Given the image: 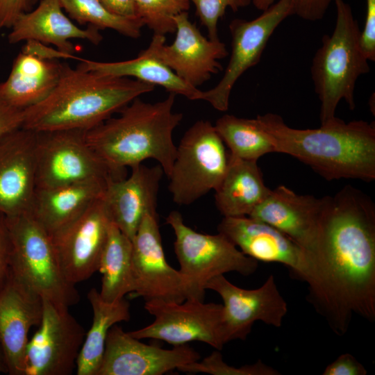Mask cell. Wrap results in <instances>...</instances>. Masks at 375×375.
<instances>
[{
  "label": "cell",
  "instance_id": "cell-16",
  "mask_svg": "<svg viewBox=\"0 0 375 375\" xmlns=\"http://www.w3.org/2000/svg\"><path fill=\"white\" fill-rule=\"evenodd\" d=\"M328 200V196L299 194L282 185L272 190L249 217L269 224L291 238L310 255L321 272L322 222Z\"/></svg>",
  "mask_w": 375,
  "mask_h": 375
},
{
  "label": "cell",
  "instance_id": "cell-24",
  "mask_svg": "<svg viewBox=\"0 0 375 375\" xmlns=\"http://www.w3.org/2000/svg\"><path fill=\"white\" fill-rule=\"evenodd\" d=\"M108 181H89L37 188L29 212L53 238L103 196Z\"/></svg>",
  "mask_w": 375,
  "mask_h": 375
},
{
  "label": "cell",
  "instance_id": "cell-4",
  "mask_svg": "<svg viewBox=\"0 0 375 375\" xmlns=\"http://www.w3.org/2000/svg\"><path fill=\"white\" fill-rule=\"evenodd\" d=\"M175 96L169 93L155 103L133 99L117 117L85 131L88 144L119 178L124 177L126 167L149 158L168 176L177 149L173 132L183 119L182 113L173 110Z\"/></svg>",
  "mask_w": 375,
  "mask_h": 375
},
{
  "label": "cell",
  "instance_id": "cell-28",
  "mask_svg": "<svg viewBox=\"0 0 375 375\" xmlns=\"http://www.w3.org/2000/svg\"><path fill=\"white\" fill-rule=\"evenodd\" d=\"M88 299L93 312L92 323L77 358V375H97L110 328L118 322L128 321L131 317L130 304L124 298L108 303L93 288L88 293Z\"/></svg>",
  "mask_w": 375,
  "mask_h": 375
},
{
  "label": "cell",
  "instance_id": "cell-26",
  "mask_svg": "<svg viewBox=\"0 0 375 375\" xmlns=\"http://www.w3.org/2000/svg\"><path fill=\"white\" fill-rule=\"evenodd\" d=\"M271 190L265 184L257 161L228 155L226 172L215 190V205L224 217L249 216Z\"/></svg>",
  "mask_w": 375,
  "mask_h": 375
},
{
  "label": "cell",
  "instance_id": "cell-18",
  "mask_svg": "<svg viewBox=\"0 0 375 375\" xmlns=\"http://www.w3.org/2000/svg\"><path fill=\"white\" fill-rule=\"evenodd\" d=\"M111 223L102 197L52 238L60 266L69 282L76 285L99 269Z\"/></svg>",
  "mask_w": 375,
  "mask_h": 375
},
{
  "label": "cell",
  "instance_id": "cell-21",
  "mask_svg": "<svg viewBox=\"0 0 375 375\" xmlns=\"http://www.w3.org/2000/svg\"><path fill=\"white\" fill-rule=\"evenodd\" d=\"M36 133L22 127L0 140V212H29L37 189Z\"/></svg>",
  "mask_w": 375,
  "mask_h": 375
},
{
  "label": "cell",
  "instance_id": "cell-42",
  "mask_svg": "<svg viewBox=\"0 0 375 375\" xmlns=\"http://www.w3.org/2000/svg\"><path fill=\"white\" fill-rule=\"evenodd\" d=\"M99 1L108 11L116 15L126 18L140 19L135 0Z\"/></svg>",
  "mask_w": 375,
  "mask_h": 375
},
{
  "label": "cell",
  "instance_id": "cell-5",
  "mask_svg": "<svg viewBox=\"0 0 375 375\" xmlns=\"http://www.w3.org/2000/svg\"><path fill=\"white\" fill-rule=\"evenodd\" d=\"M337 10L335 28L324 35L310 68L315 91L320 101L321 124L335 117L336 108L344 100L354 110V91L358 77L369 72L368 60L360 46L358 21L344 0H333Z\"/></svg>",
  "mask_w": 375,
  "mask_h": 375
},
{
  "label": "cell",
  "instance_id": "cell-33",
  "mask_svg": "<svg viewBox=\"0 0 375 375\" xmlns=\"http://www.w3.org/2000/svg\"><path fill=\"white\" fill-rule=\"evenodd\" d=\"M178 370L185 373H206L212 375H278L276 369L258 360L252 365H247L239 367L226 364L222 354L213 351L201 361H196L178 368Z\"/></svg>",
  "mask_w": 375,
  "mask_h": 375
},
{
  "label": "cell",
  "instance_id": "cell-9",
  "mask_svg": "<svg viewBox=\"0 0 375 375\" xmlns=\"http://www.w3.org/2000/svg\"><path fill=\"white\" fill-rule=\"evenodd\" d=\"M243 253L257 261L276 262L287 267L309 285L315 305L323 296L322 278L318 267L294 241L275 227L249 216L224 217L217 226Z\"/></svg>",
  "mask_w": 375,
  "mask_h": 375
},
{
  "label": "cell",
  "instance_id": "cell-10",
  "mask_svg": "<svg viewBox=\"0 0 375 375\" xmlns=\"http://www.w3.org/2000/svg\"><path fill=\"white\" fill-rule=\"evenodd\" d=\"M35 133L37 188L122 178L88 144L85 131L58 130Z\"/></svg>",
  "mask_w": 375,
  "mask_h": 375
},
{
  "label": "cell",
  "instance_id": "cell-44",
  "mask_svg": "<svg viewBox=\"0 0 375 375\" xmlns=\"http://www.w3.org/2000/svg\"><path fill=\"white\" fill-rule=\"evenodd\" d=\"M39 1L40 0H28V10H30L33 8V7L37 5Z\"/></svg>",
  "mask_w": 375,
  "mask_h": 375
},
{
  "label": "cell",
  "instance_id": "cell-31",
  "mask_svg": "<svg viewBox=\"0 0 375 375\" xmlns=\"http://www.w3.org/2000/svg\"><path fill=\"white\" fill-rule=\"evenodd\" d=\"M69 17L79 24L99 30L112 29L131 38H138L144 26L140 19L126 18L108 11L99 0H58Z\"/></svg>",
  "mask_w": 375,
  "mask_h": 375
},
{
  "label": "cell",
  "instance_id": "cell-32",
  "mask_svg": "<svg viewBox=\"0 0 375 375\" xmlns=\"http://www.w3.org/2000/svg\"><path fill=\"white\" fill-rule=\"evenodd\" d=\"M139 17L154 34L165 35L175 32L174 17L188 11V0H135Z\"/></svg>",
  "mask_w": 375,
  "mask_h": 375
},
{
  "label": "cell",
  "instance_id": "cell-27",
  "mask_svg": "<svg viewBox=\"0 0 375 375\" xmlns=\"http://www.w3.org/2000/svg\"><path fill=\"white\" fill-rule=\"evenodd\" d=\"M80 62L78 67L85 70L119 77H133L154 86H161L169 93L183 95L190 100L201 98V90L178 76L149 47L131 60L99 62L83 59Z\"/></svg>",
  "mask_w": 375,
  "mask_h": 375
},
{
  "label": "cell",
  "instance_id": "cell-6",
  "mask_svg": "<svg viewBox=\"0 0 375 375\" xmlns=\"http://www.w3.org/2000/svg\"><path fill=\"white\" fill-rule=\"evenodd\" d=\"M6 222L11 273L58 308L69 309L76 304L78 292L66 278L49 233L30 212L6 217Z\"/></svg>",
  "mask_w": 375,
  "mask_h": 375
},
{
  "label": "cell",
  "instance_id": "cell-20",
  "mask_svg": "<svg viewBox=\"0 0 375 375\" xmlns=\"http://www.w3.org/2000/svg\"><path fill=\"white\" fill-rule=\"evenodd\" d=\"M42 299L9 272L0 288V344L10 375H25L30 329L40 324Z\"/></svg>",
  "mask_w": 375,
  "mask_h": 375
},
{
  "label": "cell",
  "instance_id": "cell-2",
  "mask_svg": "<svg viewBox=\"0 0 375 375\" xmlns=\"http://www.w3.org/2000/svg\"><path fill=\"white\" fill-rule=\"evenodd\" d=\"M256 119L274 152L297 158L325 179H375L374 122L346 123L335 117L317 128L297 129L274 113L258 115Z\"/></svg>",
  "mask_w": 375,
  "mask_h": 375
},
{
  "label": "cell",
  "instance_id": "cell-22",
  "mask_svg": "<svg viewBox=\"0 0 375 375\" xmlns=\"http://www.w3.org/2000/svg\"><path fill=\"white\" fill-rule=\"evenodd\" d=\"M128 177L111 179L103 200L112 222L131 240L147 214L157 215V200L163 169L160 165L142 163L131 167Z\"/></svg>",
  "mask_w": 375,
  "mask_h": 375
},
{
  "label": "cell",
  "instance_id": "cell-14",
  "mask_svg": "<svg viewBox=\"0 0 375 375\" xmlns=\"http://www.w3.org/2000/svg\"><path fill=\"white\" fill-rule=\"evenodd\" d=\"M206 290L215 291L224 301L221 324L224 344L235 340H246L257 321L281 327L288 312V304L273 274L260 288L252 290L238 287L219 275L207 283Z\"/></svg>",
  "mask_w": 375,
  "mask_h": 375
},
{
  "label": "cell",
  "instance_id": "cell-1",
  "mask_svg": "<svg viewBox=\"0 0 375 375\" xmlns=\"http://www.w3.org/2000/svg\"><path fill=\"white\" fill-rule=\"evenodd\" d=\"M321 313L345 334L353 313L375 319V205L361 190L343 187L328 196L322 222Z\"/></svg>",
  "mask_w": 375,
  "mask_h": 375
},
{
  "label": "cell",
  "instance_id": "cell-36",
  "mask_svg": "<svg viewBox=\"0 0 375 375\" xmlns=\"http://www.w3.org/2000/svg\"><path fill=\"white\" fill-rule=\"evenodd\" d=\"M365 26L360 33L361 49L368 60H375V0H366Z\"/></svg>",
  "mask_w": 375,
  "mask_h": 375
},
{
  "label": "cell",
  "instance_id": "cell-15",
  "mask_svg": "<svg viewBox=\"0 0 375 375\" xmlns=\"http://www.w3.org/2000/svg\"><path fill=\"white\" fill-rule=\"evenodd\" d=\"M131 242L135 288L130 297L177 303L189 298L184 276L166 260L157 215L144 216Z\"/></svg>",
  "mask_w": 375,
  "mask_h": 375
},
{
  "label": "cell",
  "instance_id": "cell-3",
  "mask_svg": "<svg viewBox=\"0 0 375 375\" xmlns=\"http://www.w3.org/2000/svg\"><path fill=\"white\" fill-rule=\"evenodd\" d=\"M155 86L137 79L72 68L63 63L59 81L42 101L24 110L22 128L86 131Z\"/></svg>",
  "mask_w": 375,
  "mask_h": 375
},
{
  "label": "cell",
  "instance_id": "cell-29",
  "mask_svg": "<svg viewBox=\"0 0 375 375\" xmlns=\"http://www.w3.org/2000/svg\"><path fill=\"white\" fill-rule=\"evenodd\" d=\"M98 270L102 274L99 294L105 301H117L134 291L132 242L112 222Z\"/></svg>",
  "mask_w": 375,
  "mask_h": 375
},
{
  "label": "cell",
  "instance_id": "cell-12",
  "mask_svg": "<svg viewBox=\"0 0 375 375\" xmlns=\"http://www.w3.org/2000/svg\"><path fill=\"white\" fill-rule=\"evenodd\" d=\"M294 15L292 0H278L252 20L235 19L229 24L231 53L219 82L202 91L201 100L219 111L228 108L231 90L238 78L260 60L267 42L279 24Z\"/></svg>",
  "mask_w": 375,
  "mask_h": 375
},
{
  "label": "cell",
  "instance_id": "cell-34",
  "mask_svg": "<svg viewBox=\"0 0 375 375\" xmlns=\"http://www.w3.org/2000/svg\"><path fill=\"white\" fill-rule=\"evenodd\" d=\"M196 9V14L201 24L208 31V38L212 40H219L218 37V21L229 8L233 12L251 4L252 0H188Z\"/></svg>",
  "mask_w": 375,
  "mask_h": 375
},
{
  "label": "cell",
  "instance_id": "cell-30",
  "mask_svg": "<svg viewBox=\"0 0 375 375\" xmlns=\"http://www.w3.org/2000/svg\"><path fill=\"white\" fill-rule=\"evenodd\" d=\"M214 126L232 158L257 161L264 155L274 152L272 144L256 118H240L226 114L219 117Z\"/></svg>",
  "mask_w": 375,
  "mask_h": 375
},
{
  "label": "cell",
  "instance_id": "cell-13",
  "mask_svg": "<svg viewBox=\"0 0 375 375\" xmlns=\"http://www.w3.org/2000/svg\"><path fill=\"white\" fill-rule=\"evenodd\" d=\"M39 328L27 344L25 375H69L76 369L83 343V327L69 309L42 299Z\"/></svg>",
  "mask_w": 375,
  "mask_h": 375
},
{
  "label": "cell",
  "instance_id": "cell-25",
  "mask_svg": "<svg viewBox=\"0 0 375 375\" xmlns=\"http://www.w3.org/2000/svg\"><path fill=\"white\" fill-rule=\"evenodd\" d=\"M63 63L20 52L8 78L0 83V96L10 105L24 110L44 99L61 76Z\"/></svg>",
  "mask_w": 375,
  "mask_h": 375
},
{
  "label": "cell",
  "instance_id": "cell-43",
  "mask_svg": "<svg viewBox=\"0 0 375 375\" xmlns=\"http://www.w3.org/2000/svg\"><path fill=\"white\" fill-rule=\"evenodd\" d=\"M8 374V367L3 349L0 344V374Z\"/></svg>",
  "mask_w": 375,
  "mask_h": 375
},
{
  "label": "cell",
  "instance_id": "cell-40",
  "mask_svg": "<svg viewBox=\"0 0 375 375\" xmlns=\"http://www.w3.org/2000/svg\"><path fill=\"white\" fill-rule=\"evenodd\" d=\"M10 239L6 217L0 212V288L10 272Z\"/></svg>",
  "mask_w": 375,
  "mask_h": 375
},
{
  "label": "cell",
  "instance_id": "cell-37",
  "mask_svg": "<svg viewBox=\"0 0 375 375\" xmlns=\"http://www.w3.org/2000/svg\"><path fill=\"white\" fill-rule=\"evenodd\" d=\"M367 369L350 353L339 356L333 362L328 365L323 375H366Z\"/></svg>",
  "mask_w": 375,
  "mask_h": 375
},
{
  "label": "cell",
  "instance_id": "cell-38",
  "mask_svg": "<svg viewBox=\"0 0 375 375\" xmlns=\"http://www.w3.org/2000/svg\"><path fill=\"white\" fill-rule=\"evenodd\" d=\"M24 110L7 103L0 96V140L10 132L22 126Z\"/></svg>",
  "mask_w": 375,
  "mask_h": 375
},
{
  "label": "cell",
  "instance_id": "cell-23",
  "mask_svg": "<svg viewBox=\"0 0 375 375\" xmlns=\"http://www.w3.org/2000/svg\"><path fill=\"white\" fill-rule=\"evenodd\" d=\"M10 29L8 35L10 44L35 40L53 44L70 54L76 52L72 40H84L97 45L103 39L99 29L76 25L65 14L58 0H40L35 8L19 15Z\"/></svg>",
  "mask_w": 375,
  "mask_h": 375
},
{
  "label": "cell",
  "instance_id": "cell-11",
  "mask_svg": "<svg viewBox=\"0 0 375 375\" xmlns=\"http://www.w3.org/2000/svg\"><path fill=\"white\" fill-rule=\"evenodd\" d=\"M144 308L155 319L144 328L128 332L136 339L159 340L174 346L200 341L217 350L224 345L221 335L222 304L194 299L182 303L152 299L146 301Z\"/></svg>",
  "mask_w": 375,
  "mask_h": 375
},
{
  "label": "cell",
  "instance_id": "cell-19",
  "mask_svg": "<svg viewBox=\"0 0 375 375\" xmlns=\"http://www.w3.org/2000/svg\"><path fill=\"white\" fill-rule=\"evenodd\" d=\"M200 358L185 344L172 349L146 344L115 324L108 331L97 375H162Z\"/></svg>",
  "mask_w": 375,
  "mask_h": 375
},
{
  "label": "cell",
  "instance_id": "cell-8",
  "mask_svg": "<svg viewBox=\"0 0 375 375\" xmlns=\"http://www.w3.org/2000/svg\"><path fill=\"white\" fill-rule=\"evenodd\" d=\"M228 154L215 126L199 120L184 133L167 176L173 201L180 206L195 202L222 182Z\"/></svg>",
  "mask_w": 375,
  "mask_h": 375
},
{
  "label": "cell",
  "instance_id": "cell-17",
  "mask_svg": "<svg viewBox=\"0 0 375 375\" xmlns=\"http://www.w3.org/2000/svg\"><path fill=\"white\" fill-rule=\"evenodd\" d=\"M176 37L165 44V35L153 34L148 46L153 53L178 76L198 88L219 73L222 66L219 60L228 56L224 43L203 36L189 19L188 11L174 17Z\"/></svg>",
  "mask_w": 375,
  "mask_h": 375
},
{
  "label": "cell",
  "instance_id": "cell-35",
  "mask_svg": "<svg viewBox=\"0 0 375 375\" xmlns=\"http://www.w3.org/2000/svg\"><path fill=\"white\" fill-rule=\"evenodd\" d=\"M275 0H260L255 6L265 10L274 3ZM333 0H292L294 15L308 21L322 19Z\"/></svg>",
  "mask_w": 375,
  "mask_h": 375
},
{
  "label": "cell",
  "instance_id": "cell-41",
  "mask_svg": "<svg viewBox=\"0 0 375 375\" xmlns=\"http://www.w3.org/2000/svg\"><path fill=\"white\" fill-rule=\"evenodd\" d=\"M28 10V0H0V30L10 28L17 17Z\"/></svg>",
  "mask_w": 375,
  "mask_h": 375
},
{
  "label": "cell",
  "instance_id": "cell-39",
  "mask_svg": "<svg viewBox=\"0 0 375 375\" xmlns=\"http://www.w3.org/2000/svg\"><path fill=\"white\" fill-rule=\"evenodd\" d=\"M22 52L47 60L74 59L81 61L83 60V58H78L75 54L63 52L56 47H49L47 44L35 40L26 41V43L22 47Z\"/></svg>",
  "mask_w": 375,
  "mask_h": 375
},
{
  "label": "cell",
  "instance_id": "cell-45",
  "mask_svg": "<svg viewBox=\"0 0 375 375\" xmlns=\"http://www.w3.org/2000/svg\"><path fill=\"white\" fill-rule=\"evenodd\" d=\"M260 0H252V3H253L254 6H256Z\"/></svg>",
  "mask_w": 375,
  "mask_h": 375
},
{
  "label": "cell",
  "instance_id": "cell-7",
  "mask_svg": "<svg viewBox=\"0 0 375 375\" xmlns=\"http://www.w3.org/2000/svg\"><path fill=\"white\" fill-rule=\"evenodd\" d=\"M165 221L174 232V251L188 285V299L203 301L206 285L215 276L233 272L243 276L256 272L258 261L243 253L223 234L197 232L176 210L170 212Z\"/></svg>",
  "mask_w": 375,
  "mask_h": 375
}]
</instances>
